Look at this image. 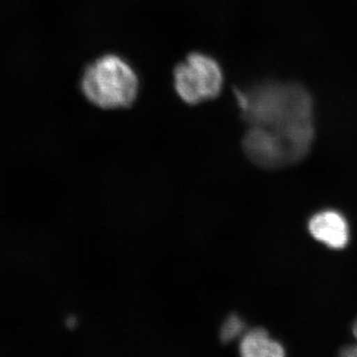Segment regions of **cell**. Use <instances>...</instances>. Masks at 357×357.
Here are the masks:
<instances>
[{
  "mask_svg": "<svg viewBox=\"0 0 357 357\" xmlns=\"http://www.w3.org/2000/svg\"><path fill=\"white\" fill-rule=\"evenodd\" d=\"M236 98L249 126L281 130L300 122L314 121L312 96L300 84L266 82L237 91Z\"/></svg>",
  "mask_w": 357,
  "mask_h": 357,
  "instance_id": "6da1fadb",
  "label": "cell"
},
{
  "mask_svg": "<svg viewBox=\"0 0 357 357\" xmlns=\"http://www.w3.org/2000/svg\"><path fill=\"white\" fill-rule=\"evenodd\" d=\"M248 159L260 168L273 170L291 164L280 134L266 126H250L243 140Z\"/></svg>",
  "mask_w": 357,
  "mask_h": 357,
  "instance_id": "277c9868",
  "label": "cell"
},
{
  "mask_svg": "<svg viewBox=\"0 0 357 357\" xmlns=\"http://www.w3.org/2000/svg\"><path fill=\"white\" fill-rule=\"evenodd\" d=\"M245 323L238 314H230L223 321L220 330V340L223 344H230L246 332Z\"/></svg>",
  "mask_w": 357,
  "mask_h": 357,
  "instance_id": "52a82bcc",
  "label": "cell"
},
{
  "mask_svg": "<svg viewBox=\"0 0 357 357\" xmlns=\"http://www.w3.org/2000/svg\"><path fill=\"white\" fill-rule=\"evenodd\" d=\"M81 88L89 102L100 109H126L135 102L139 81L126 60L105 55L84 70Z\"/></svg>",
  "mask_w": 357,
  "mask_h": 357,
  "instance_id": "7a4b0ae2",
  "label": "cell"
},
{
  "mask_svg": "<svg viewBox=\"0 0 357 357\" xmlns=\"http://www.w3.org/2000/svg\"><path fill=\"white\" fill-rule=\"evenodd\" d=\"M76 325L77 319L75 317H70V318L67 319V326H69L70 328H75Z\"/></svg>",
  "mask_w": 357,
  "mask_h": 357,
  "instance_id": "ba28073f",
  "label": "cell"
},
{
  "mask_svg": "<svg viewBox=\"0 0 357 357\" xmlns=\"http://www.w3.org/2000/svg\"><path fill=\"white\" fill-rule=\"evenodd\" d=\"M239 354L243 357H282L285 356V349L264 328H256L243 333L239 342Z\"/></svg>",
  "mask_w": 357,
  "mask_h": 357,
  "instance_id": "8992f818",
  "label": "cell"
},
{
  "mask_svg": "<svg viewBox=\"0 0 357 357\" xmlns=\"http://www.w3.org/2000/svg\"><path fill=\"white\" fill-rule=\"evenodd\" d=\"M352 333H354V337L357 340V319L354 326H352Z\"/></svg>",
  "mask_w": 357,
  "mask_h": 357,
  "instance_id": "9c48e42d",
  "label": "cell"
},
{
  "mask_svg": "<svg viewBox=\"0 0 357 357\" xmlns=\"http://www.w3.org/2000/svg\"><path fill=\"white\" fill-rule=\"evenodd\" d=\"M175 89L185 103L198 105L220 95L223 84L222 68L215 59L202 53L188 56L174 73Z\"/></svg>",
  "mask_w": 357,
  "mask_h": 357,
  "instance_id": "3957f363",
  "label": "cell"
},
{
  "mask_svg": "<svg viewBox=\"0 0 357 357\" xmlns=\"http://www.w3.org/2000/svg\"><path fill=\"white\" fill-rule=\"evenodd\" d=\"M309 231L316 241L333 249L344 248L349 241V223L335 211H319L312 215Z\"/></svg>",
  "mask_w": 357,
  "mask_h": 357,
  "instance_id": "5b68a950",
  "label": "cell"
}]
</instances>
